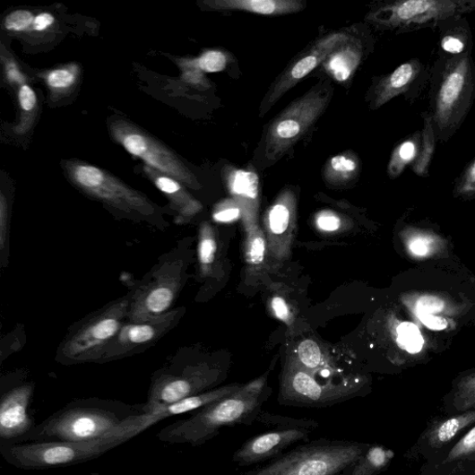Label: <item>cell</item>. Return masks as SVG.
<instances>
[{"mask_svg":"<svg viewBox=\"0 0 475 475\" xmlns=\"http://www.w3.org/2000/svg\"><path fill=\"white\" fill-rule=\"evenodd\" d=\"M398 341L402 349L411 354L419 352L424 346V338H422L418 327L409 323H404L399 326Z\"/></svg>","mask_w":475,"mask_h":475,"instance_id":"obj_32","label":"cell"},{"mask_svg":"<svg viewBox=\"0 0 475 475\" xmlns=\"http://www.w3.org/2000/svg\"><path fill=\"white\" fill-rule=\"evenodd\" d=\"M333 88L329 82L315 86L274 118L263 147L266 161L272 165L291 149L318 121L329 107Z\"/></svg>","mask_w":475,"mask_h":475,"instance_id":"obj_7","label":"cell"},{"mask_svg":"<svg viewBox=\"0 0 475 475\" xmlns=\"http://www.w3.org/2000/svg\"><path fill=\"white\" fill-rule=\"evenodd\" d=\"M444 303L442 300L433 298L427 297L422 298L417 304V314L418 315H432L433 313L439 312L443 309Z\"/></svg>","mask_w":475,"mask_h":475,"instance_id":"obj_40","label":"cell"},{"mask_svg":"<svg viewBox=\"0 0 475 475\" xmlns=\"http://www.w3.org/2000/svg\"><path fill=\"white\" fill-rule=\"evenodd\" d=\"M213 220L218 223H231L242 220V209L232 198L219 203L214 209Z\"/></svg>","mask_w":475,"mask_h":475,"instance_id":"obj_35","label":"cell"},{"mask_svg":"<svg viewBox=\"0 0 475 475\" xmlns=\"http://www.w3.org/2000/svg\"><path fill=\"white\" fill-rule=\"evenodd\" d=\"M314 222L316 229L327 234L340 232L346 227L344 219L331 210L321 211L315 216Z\"/></svg>","mask_w":475,"mask_h":475,"instance_id":"obj_33","label":"cell"},{"mask_svg":"<svg viewBox=\"0 0 475 475\" xmlns=\"http://www.w3.org/2000/svg\"><path fill=\"white\" fill-rule=\"evenodd\" d=\"M270 309L273 316L289 328L295 324L296 315L294 310L281 296H274L270 299Z\"/></svg>","mask_w":475,"mask_h":475,"instance_id":"obj_36","label":"cell"},{"mask_svg":"<svg viewBox=\"0 0 475 475\" xmlns=\"http://www.w3.org/2000/svg\"><path fill=\"white\" fill-rule=\"evenodd\" d=\"M475 422V410L437 422L427 434L429 445L440 448L450 443L462 430Z\"/></svg>","mask_w":475,"mask_h":475,"instance_id":"obj_25","label":"cell"},{"mask_svg":"<svg viewBox=\"0 0 475 475\" xmlns=\"http://www.w3.org/2000/svg\"><path fill=\"white\" fill-rule=\"evenodd\" d=\"M418 318L422 324L433 330H444L447 326V323L440 316L433 315H418Z\"/></svg>","mask_w":475,"mask_h":475,"instance_id":"obj_42","label":"cell"},{"mask_svg":"<svg viewBox=\"0 0 475 475\" xmlns=\"http://www.w3.org/2000/svg\"><path fill=\"white\" fill-rule=\"evenodd\" d=\"M155 183L158 189L171 198L172 203L178 213L176 220L177 224L187 223L201 212L203 209L201 203L187 193H185L180 184L175 179L168 177H157Z\"/></svg>","mask_w":475,"mask_h":475,"instance_id":"obj_21","label":"cell"},{"mask_svg":"<svg viewBox=\"0 0 475 475\" xmlns=\"http://www.w3.org/2000/svg\"><path fill=\"white\" fill-rule=\"evenodd\" d=\"M420 70L418 62L411 61L402 65L392 73L384 77L376 86L373 109L377 110L394 97L405 92L415 81Z\"/></svg>","mask_w":475,"mask_h":475,"instance_id":"obj_20","label":"cell"},{"mask_svg":"<svg viewBox=\"0 0 475 475\" xmlns=\"http://www.w3.org/2000/svg\"><path fill=\"white\" fill-rule=\"evenodd\" d=\"M360 378L322 383L315 376L288 357L281 379L280 403L287 406L324 408L357 397Z\"/></svg>","mask_w":475,"mask_h":475,"instance_id":"obj_8","label":"cell"},{"mask_svg":"<svg viewBox=\"0 0 475 475\" xmlns=\"http://www.w3.org/2000/svg\"><path fill=\"white\" fill-rule=\"evenodd\" d=\"M289 357L314 375L324 374L332 367V358L329 353L312 339L300 341L294 354Z\"/></svg>","mask_w":475,"mask_h":475,"instance_id":"obj_23","label":"cell"},{"mask_svg":"<svg viewBox=\"0 0 475 475\" xmlns=\"http://www.w3.org/2000/svg\"><path fill=\"white\" fill-rule=\"evenodd\" d=\"M473 10L471 0H405L381 8L371 19L388 30H413Z\"/></svg>","mask_w":475,"mask_h":475,"instance_id":"obj_10","label":"cell"},{"mask_svg":"<svg viewBox=\"0 0 475 475\" xmlns=\"http://www.w3.org/2000/svg\"><path fill=\"white\" fill-rule=\"evenodd\" d=\"M55 22V17L49 13H41L38 15L33 22L34 29L37 31H44Z\"/></svg>","mask_w":475,"mask_h":475,"instance_id":"obj_44","label":"cell"},{"mask_svg":"<svg viewBox=\"0 0 475 475\" xmlns=\"http://www.w3.org/2000/svg\"><path fill=\"white\" fill-rule=\"evenodd\" d=\"M393 452L379 445L367 448V452L339 475H377L389 465Z\"/></svg>","mask_w":475,"mask_h":475,"instance_id":"obj_24","label":"cell"},{"mask_svg":"<svg viewBox=\"0 0 475 475\" xmlns=\"http://www.w3.org/2000/svg\"><path fill=\"white\" fill-rule=\"evenodd\" d=\"M131 419L104 437L89 442L30 441L0 444V453L11 465L22 470L66 467L95 460L137 436Z\"/></svg>","mask_w":475,"mask_h":475,"instance_id":"obj_3","label":"cell"},{"mask_svg":"<svg viewBox=\"0 0 475 475\" xmlns=\"http://www.w3.org/2000/svg\"><path fill=\"white\" fill-rule=\"evenodd\" d=\"M219 369L206 362L184 363L175 357L151 379L145 411L165 407L211 390L220 380Z\"/></svg>","mask_w":475,"mask_h":475,"instance_id":"obj_9","label":"cell"},{"mask_svg":"<svg viewBox=\"0 0 475 475\" xmlns=\"http://www.w3.org/2000/svg\"><path fill=\"white\" fill-rule=\"evenodd\" d=\"M435 151V136L432 120H426V127L424 131V142H422V148L418 155L413 170L418 175H427L428 172V167L432 160V157Z\"/></svg>","mask_w":475,"mask_h":475,"instance_id":"obj_30","label":"cell"},{"mask_svg":"<svg viewBox=\"0 0 475 475\" xmlns=\"http://www.w3.org/2000/svg\"><path fill=\"white\" fill-rule=\"evenodd\" d=\"M360 170L358 156L352 152H344L330 158L326 163L324 175L332 185H346L356 178Z\"/></svg>","mask_w":475,"mask_h":475,"instance_id":"obj_26","label":"cell"},{"mask_svg":"<svg viewBox=\"0 0 475 475\" xmlns=\"http://www.w3.org/2000/svg\"><path fill=\"white\" fill-rule=\"evenodd\" d=\"M7 67H8L7 68L8 75L12 79V81L18 82L23 81V78L22 74L19 73V71L17 70L16 66L9 65Z\"/></svg>","mask_w":475,"mask_h":475,"instance_id":"obj_47","label":"cell"},{"mask_svg":"<svg viewBox=\"0 0 475 475\" xmlns=\"http://www.w3.org/2000/svg\"><path fill=\"white\" fill-rule=\"evenodd\" d=\"M470 74V64L466 58L459 61L445 74L435 113L436 121L441 126H447L453 122L468 90Z\"/></svg>","mask_w":475,"mask_h":475,"instance_id":"obj_18","label":"cell"},{"mask_svg":"<svg viewBox=\"0 0 475 475\" xmlns=\"http://www.w3.org/2000/svg\"><path fill=\"white\" fill-rule=\"evenodd\" d=\"M475 453V428L469 431L453 448L445 462H452Z\"/></svg>","mask_w":475,"mask_h":475,"instance_id":"obj_37","label":"cell"},{"mask_svg":"<svg viewBox=\"0 0 475 475\" xmlns=\"http://www.w3.org/2000/svg\"><path fill=\"white\" fill-rule=\"evenodd\" d=\"M418 148L415 142L408 141L395 149L388 166V173L392 177L400 176L405 168L416 160Z\"/></svg>","mask_w":475,"mask_h":475,"instance_id":"obj_29","label":"cell"},{"mask_svg":"<svg viewBox=\"0 0 475 475\" xmlns=\"http://www.w3.org/2000/svg\"><path fill=\"white\" fill-rule=\"evenodd\" d=\"M369 446L371 445L349 441H315L246 475H339L358 461Z\"/></svg>","mask_w":475,"mask_h":475,"instance_id":"obj_6","label":"cell"},{"mask_svg":"<svg viewBox=\"0 0 475 475\" xmlns=\"http://www.w3.org/2000/svg\"><path fill=\"white\" fill-rule=\"evenodd\" d=\"M297 216L296 194L285 189L263 217V231L267 237L269 256L276 263H283L291 256Z\"/></svg>","mask_w":475,"mask_h":475,"instance_id":"obj_13","label":"cell"},{"mask_svg":"<svg viewBox=\"0 0 475 475\" xmlns=\"http://www.w3.org/2000/svg\"><path fill=\"white\" fill-rule=\"evenodd\" d=\"M350 39L346 33L336 32L315 42L300 58L281 73L266 98L262 101L259 108L260 117L265 116L286 92L298 84L313 70L324 64L337 48Z\"/></svg>","mask_w":475,"mask_h":475,"instance_id":"obj_14","label":"cell"},{"mask_svg":"<svg viewBox=\"0 0 475 475\" xmlns=\"http://www.w3.org/2000/svg\"><path fill=\"white\" fill-rule=\"evenodd\" d=\"M120 142L125 150L142 158L148 165L179 179L190 187L198 189L194 177L177 162L170 153L145 136L136 132H125L120 135Z\"/></svg>","mask_w":475,"mask_h":475,"instance_id":"obj_17","label":"cell"},{"mask_svg":"<svg viewBox=\"0 0 475 475\" xmlns=\"http://www.w3.org/2000/svg\"><path fill=\"white\" fill-rule=\"evenodd\" d=\"M410 249L419 255H424L428 252L427 246L424 242L416 241L410 245Z\"/></svg>","mask_w":475,"mask_h":475,"instance_id":"obj_46","label":"cell"},{"mask_svg":"<svg viewBox=\"0 0 475 475\" xmlns=\"http://www.w3.org/2000/svg\"><path fill=\"white\" fill-rule=\"evenodd\" d=\"M268 374L243 384L228 397L209 404L187 419H178L157 434V438L169 444L200 446L220 432L237 425H252L267 399Z\"/></svg>","mask_w":475,"mask_h":475,"instance_id":"obj_1","label":"cell"},{"mask_svg":"<svg viewBox=\"0 0 475 475\" xmlns=\"http://www.w3.org/2000/svg\"><path fill=\"white\" fill-rule=\"evenodd\" d=\"M75 82V74L67 69L52 71L48 76V84L54 89H66Z\"/></svg>","mask_w":475,"mask_h":475,"instance_id":"obj_39","label":"cell"},{"mask_svg":"<svg viewBox=\"0 0 475 475\" xmlns=\"http://www.w3.org/2000/svg\"><path fill=\"white\" fill-rule=\"evenodd\" d=\"M465 175L464 189L467 191H475V162L471 166Z\"/></svg>","mask_w":475,"mask_h":475,"instance_id":"obj_45","label":"cell"},{"mask_svg":"<svg viewBox=\"0 0 475 475\" xmlns=\"http://www.w3.org/2000/svg\"><path fill=\"white\" fill-rule=\"evenodd\" d=\"M131 293L108 304L70 330L57 351L64 365L99 363L127 321Z\"/></svg>","mask_w":475,"mask_h":475,"instance_id":"obj_4","label":"cell"},{"mask_svg":"<svg viewBox=\"0 0 475 475\" xmlns=\"http://www.w3.org/2000/svg\"><path fill=\"white\" fill-rule=\"evenodd\" d=\"M360 58L359 46L350 39L327 58L325 68L337 82H346L359 65Z\"/></svg>","mask_w":475,"mask_h":475,"instance_id":"obj_22","label":"cell"},{"mask_svg":"<svg viewBox=\"0 0 475 475\" xmlns=\"http://www.w3.org/2000/svg\"><path fill=\"white\" fill-rule=\"evenodd\" d=\"M269 256L268 241L265 232L260 227L246 233L245 242V259L247 272L258 275L266 269Z\"/></svg>","mask_w":475,"mask_h":475,"instance_id":"obj_27","label":"cell"},{"mask_svg":"<svg viewBox=\"0 0 475 475\" xmlns=\"http://www.w3.org/2000/svg\"><path fill=\"white\" fill-rule=\"evenodd\" d=\"M35 384H3L0 399V444L25 442L38 424L30 413Z\"/></svg>","mask_w":475,"mask_h":475,"instance_id":"obj_12","label":"cell"},{"mask_svg":"<svg viewBox=\"0 0 475 475\" xmlns=\"http://www.w3.org/2000/svg\"><path fill=\"white\" fill-rule=\"evenodd\" d=\"M218 254L215 229L209 222H203L199 229L197 256L200 274L203 278L212 275Z\"/></svg>","mask_w":475,"mask_h":475,"instance_id":"obj_28","label":"cell"},{"mask_svg":"<svg viewBox=\"0 0 475 475\" xmlns=\"http://www.w3.org/2000/svg\"><path fill=\"white\" fill-rule=\"evenodd\" d=\"M144 413L145 403L130 405L100 399L73 401L37 425L25 442L94 441Z\"/></svg>","mask_w":475,"mask_h":475,"instance_id":"obj_2","label":"cell"},{"mask_svg":"<svg viewBox=\"0 0 475 475\" xmlns=\"http://www.w3.org/2000/svg\"><path fill=\"white\" fill-rule=\"evenodd\" d=\"M441 46L444 50L450 54L457 55L464 49V43L455 37H446L442 40Z\"/></svg>","mask_w":475,"mask_h":475,"instance_id":"obj_43","label":"cell"},{"mask_svg":"<svg viewBox=\"0 0 475 475\" xmlns=\"http://www.w3.org/2000/svg\"><path fill=\"white\" fill-rule=\"evenodd\" d=\"M187 262L180 249L163 255L130 291L128 322H145L171 311L186 281Z\"/></svg>","mask_w":475,"mask_h":475,"instance_id":"obj_5","label":"cell"},{"mask_svg":"<svg viewBox=\"0 0 475 475\" xmlns=\"http://www.w3.org/2000/svg\"><path fill=\"white\" fill-rule=\"evenodd\" d=\"M312 428L289 427L255 436L245 443L232 458L239 466H249L279 457L287 447L308 441Z\"/></svg>","mask_w":475,"mask_h":475,"instance_id":"obj_15","label":"cell"},{"mask_svg":"<svg viewBox=\"0 0 475 475\" xmlns=\"http://www.w3.org/2000/svg\"><path fill=\"white\" fill-rule=\"evenodd\" d=\"M100 169L91 166H78L73 171V179L85 192L92 191L107 178Z\"/></svg>","mask_w":475,"mask_h":475,"instance_id":"obj_31","label":"cell"},{"mask_svg":"<svg viewBox=\"0 0 475 475\" xmlns=\"http://www.w3.org/2000/svg\"><path fill=\"white\" fill-rule=\"evenodd\" d=\"M228 63V56L220 50L206 51L196 60L198 68L205 73L221 72L227 67Z\"/></svg>","mask_w":475,"mask_h":475,"instance_id":"obj_34","label":"cell"},{"mask_svg":"<svg viewBox=\"0 0 475 475\" xmlns=\"http://www.w3.org/2000/svg\"><path fill=\"white\" fill-rule=\"evenodd\" d=\"M183 313L184 307H180L149 321H126L104 351L99 363L115 361L144 352L177 326Z\"/></svg>","mask_w":475,"mask_h":475,"instance_id":"obj_11","label":"cell"},{"mask_svg":"<svg viewBox=\"0 0 475 475\" xmlns=\"http://www.w3.org/2000/svg\"><path fill=\"white\" fill-rule=\"evenodd\" d=\"M227 189L242 209V222L246 234L259 228L260 183L258 175L251 169L228 166L223 169Z\"/></svg>","mask_w":475,"mask_h":475,"instance_id":"obj_16","label":"cell"},{"mask_svg":"<svg viewBox=\"0 0 475 475\" xmlns=\"http://www.w3.org/2000/svg\"><path fill=\"white\" fill-rule=\"evenodd\" d=\"M211 11L245 12L263 16H282L303 11L302 0H209L204 2Z\"/></svg>","mask_w":475,"mask_h":475,"instance_id":"obj_19","label":"cell"},{"mask_svg":"<svg viewBox=\"0 0 475 475\" xmlns=\"http://www.w3.org/2000/svg\"><path fill=\"white\" fill-rule=\"evenodd\" d=\"M34 16L28 11H16L7 16L4 22L6 30L21 32L28 30L34 22Z\"/></svg>","mask_w":475,"mask_h":475,"instance_id":"obj_38","label":"cell"},{"mask_svg":"<svg viewBox=\"0 0 475 475\" xmlns=\"http://www.w3.org/2000/svg\"><path fill=\"white\" fill-rule=\"evenodd\" d=\"M21 108L24 111H31L37 104V96L29 86H22L19 91Z\"/></svg>","mask_w":475,"mask_h":475,"instance_id":"obj_41","label":"cell"}]
</instances>
